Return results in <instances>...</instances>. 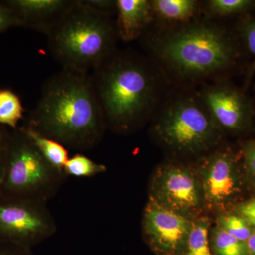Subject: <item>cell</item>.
Wrapping results in <instances>:
<instances>
[{"instance_id":"obj_13","label":"cell","mask_w":255,"mask_h":255,"mask_svg":"<svg viewBox=\"0 0 255 255\" xmlns=\"http://www.w3.org/2000/svg\"><path fill=\"white\" fill-rule=\"evenodd\" d=\"M117 35L124 42L141 38L153 23L148 0H117Z\"/></svg>"},{"instance_id":"obj_8","label":"cell","mask_w":255,"mask_h":255,"mask_svg":"<svg viewBox=\"0 0 255 255\" xmlns=\"http://www.w3.org/2000/svg\"><path fill=\"white\" fill-rule=\"evenodd\" d=\"M197 91L225 135L241 136L252 131L253 98L231 79L203 84Z\"/></svg>"},{"instance_id":"obj_12","label":"cell","mask_w":255,"mask_h":255,"mask_svg":"<svg viewBox=\"0 0 255 255\" xmlns=\"http://www.w3.org/2000/svg\"><path fill=\"white\" fill-rule=\"evenodd\" d=\"M20 26L50 34L73 7L75 0H9Z\"/></svg>"},{"instance_id":"obj_11","label":"cell","mask_w":255,"mask_h":255,"mask_svg":"<svg viewBox=\"0 0 255 255\" xmlns=\"http://www.w3.org/2000/svg\"><path fill=\"white\" fill-rule=\"evenodd\" d=\"M193 220L166 209L149 199L142 216V232L147 244L159 255H181Z\"/></svg>"},{"instance_id":"obj_27","label":"cell","mask_w":255,"mask_h":255,"mask_svg":"<svg viewBox=\"0 0 255 255\" xmlns=\"http://www.w3.org/2000/svg\"><path fill=\"white\" fill-rule=\"evenodd\" d=\"M249 255H255V228L253 229L251 237L246 242Z\"/></svg>"},{"instance_id":"obj_16","label":"cell","mask_w":255,"mask_h":255,"mask_svg":"<svg viewBox=\"0 0 255 255\" xmlns=\"http://www.w3.org/2000/svg\"><path fill=\"white\" fill-rule=\"evenodd\" d=\"M23 130L46 160L57 169L64 171V166L70 157L66 147L59 142L38 133L30 128H23Z\"/></svg>"},{"instance_id":"obj_20","label":"cell","mask_w":255,"mask_h":255,"mask_svg":"<svg viewBox=\"0 0 255 255\" xmlns=\"http://www.w3.org/2000/svg\"><path fill=\"white\" fill-rule=\"evenodd\" d=\"M23 112L22 104L16 94L9 90H0V124L16 128Z\"/></svg>"},{"instance_id":"obj_6","label":"cell","mask_w":255,"mask_h":255,"mask_svg":"<svg viewBox=\"0 0 255 255\" xmlns=\"http://www.w3.org/2000/svg\"><path fill=\"white\" fill-rule=\"evenodd\" d=\"M6 150L4 187L19 199L48 202L68 176L42 155L22 129Z\"/></svg>"},{"instance_id":"obj_32","label":"cell","mask_w":255,"mask_h":255,"mask_svg":"<svg viewBox=\"0 0 255 255\" xmlns=\"http://www.w3.org/2000/svg\"><path fill=\"white\" fill-rule=\"evenodd\" d=\"M254 90H255V87H254Z\"/></svg>"},{"instance_id":"obj_21","label":"cell","mask_w":255,"mask_h":255,"mask_svg":"<svg viewBox=\"0 0 255 255\" xmlns=\"http://www.w3.org/2000/svg\"><path fill=\"white\" fill-rule=\"evenodd\" d=\"M63 170L68 177H92L105 172L107 167L105 164L96 162L86 156L78 153L69 157Z\"/></svg>"},{"instance_id":"obj_7","label":"cell","mask_w":255,"mask_h":255,"mask_svg":"<svg viewBox=\"0 0 255 255\" xmlns=\"http://www.w3.org/2000/svg\"><path fill=\"white\" fill-rule=\"evenodd\" d=\"M150 199L190 220L201 217L206 209L195 168L176 162L156 169L151 179Z\"/></svg>"},{"instance_id":"obj_10","label":"cell","mask_w":255,"mask_h":255,"mask_svg":"<svg viewBox=\"0 0 255 255\" xmlns=\"http://www.w3.org/2000/svg\"><path fill=\"white\" fill-rule=\"evenodd\" d=\"M238 162L232 149L223 145L198 159L195 169L206 209L223 211L241 192Z\"/></svg>"},{"instance_id":"obj_5","label":"cell","mask_w":255,"mask_h":255,"mask_svg":"<svg viewBox=\"0 0 255 255\" xmlns=\"http://www.w3.org/2000/svg\"><path fill=\"white\" fill-rule=\"evenodd\" d=\"M47 37L48 49L63 69L87 73L113 54L119 39L115 20L85 9L77 0Z\"/></svg>"},{"instance_id":"obj_22","label":"cell","mask_w":255,"mask_h":255,"mask_svg":"<svg viewBox=\"0 0 255 255\" xmlns=\"http://www.w3.org/2000/svg\"><path fill=\"white\" fill-rule=\"evenodd\" d=\"M216 224L233 237L245 243L251 237L254 229L238 214H221L216 220Z\"/></svg>"},{"instance_id":"obj_25","label":"cell","mask_w":255,"mask_h":255,"mask_svg":"<svg viewBox=\"0 0 255 255\" xmlns=\"http://www.w3.org/2000/svg\"><path fill=\"white\" fill-rule=\"evenodd\" d=\"M13 26H20L17 17L5 1L0 2V33Z\"/></svg>"},{"instance_id":"obj_30","label":"cell","mask_w":255,"mask_h":255,"mask_svg":"<svg viewBox=\"0 0 255 255\" xmlns=\"http://www.w3.org/2000/svg\"><path fill=\"white\" fill-rule=\"evenodd\" d=\"M2 136H1V133H0V150H1V142H2Z\"/></svg>"},{"instance_id":"obj_31","label":"cell","mask_w":255,"mask_h":255,"mask_svg":"<svg viewBox=\"0 0 255 255\" xmlns=\"http://www.w3.org/2000/svg\"><path fill=\"white\" fill-rule=\"evenodd\" d=\"M0 152H1V150H0ZM0 157H1V155H0ZM0 162H1V159H0Z\"/></svg>"},{"instance_id":"obj_3","label":"cell","mask_w":255,"mask_h":255,"mask_svg":"<svg viewBox=\"0 0 255 255\" xmlns=\"http://www.w3.org/2000/svg\"><path fill=\"white\" fill-rule=\"evenodd\" d=\"M91 77L107 129L122 133L152 119L168 92L153 62L130 51L116 50Z\"/></svg>"},{"instance_id":"obj_2","label":"cell","mask_w":255,"mask_h":255,"mask_svg":"<svg viewBox=\"0 0 255 255\" xmlns=\"http://www.w3.org/2000/svg\"><path fill=\"white\" fill-rule=\"evenodd\" d=\"M26 127L66 148L85 151L98 145L107 127L91 75L63 68L52 75Z\"/></svg>"},{"instance_id":"obj_17","label":"cell","mask_w":255,"mask_h":255,"mask_svg":"<svg viewBox=\"0 0 255 255\" xmlns=\"http://www.w3.org/2000/svg\"><path fill=\"white\" fill-rule=\"evenodd\" d=\"M209 218L201 216L193 220L185 247L181 255H214L210 246Z\"/></svg>"},{"instance_id":"obj_23","label":"cell","mask_w":255,"mask_h":255,"mask_svg":"<svg viewBox=\"0 0 255 255\" xmlns=\"http://www.w3.org/2000/svg\"><path fill=\"white\" fill-rule=\"evenodd\" d=\"M85 9L112 18L117 15V0H77Z\"/></svg>"},{"instance_id":"obj_18","label":"cell","mask_w":255,"mask_h":255,"mask_svg":"<svg viewBox=\"0 0 255 255\" xmlns=\"http://www.w3.org/2000/svg\"><path fill=\"white\" fill-rule=\"evenodd\" d=\"M234 25L248 53L253 58L245 74L244 82L242 87L247 92L251 87L255 75V18L253 14L247 15L237 18Z\"/></svg>"},{"instance_id":"obj_28","label":"cell","mask_w":255,"mask_h":255,"mask_svg":"<svg viewBox=\"0 0 255 255\" xmlns=\"http://www.w3.org/2000/svg\"><path fill=\"white\" fill-rule=\"evenodd\" d=\"M0 255H34L30 251V248H25V247H21L20 251L16 252V253H2Z\"/></svg>"},{"instance_id":"obj_26","label":"cell","mask_w":255,"mask_h":255,"mask_svg":"<svg viewBox=\"0 0 255 255\" xmlns=\"http://www.w3.org/2000/svg\"><path fill=\"white\" fill-rule=\"evenodd\" d=\"M236 214L242 216L252 227L255 228V198L238 205Z\"/></svg>"},{"instance_id":"obj_29","label":"cell","mask_w":255,"mask_h":255,"mask_svg":"<svg viewBox=\"0 0 255 255\" xmlns=\"http://www.w3.org/2000/svg\"><path fill=\"white\" fill-rule=\"evenodd\" d=\"M253 104H254V108H253V126H252V131L255 132V97L253 98Z\"/></svg>"},{"instance_id":"obj_4","label":"cell","mask_w":255,"mask_h":255,"mask_svg":"<svg viewBox=\"0 0 255 255\" xmlns=\"http://www.w3.org/2000/svg\"><path fill=\"white\" fill-rule=\"evenodd\" d=\"M151 120L152 136L174 155L199 159L223 145L225 135L197 89L173 87Z\"/></svg>"},{"instance_id":"obj_14","label":"cell","mask_w":255,"mask_h":255,"mask_svg":"<svg viewBox=\"0 0 255 255\" xmlns=\"http://www.w3.org/2000/svg\"><path fill=\"white\" fill-rule=\"evenodd\" d=\"M150 5L155 26L184 24L202 16V2L196 0H152Z\"/></svg>"},{"instance_id":"obj_15","label":"cell","mask_w":255,"mask_h":255,"mask_svg":"<svg viewBox=\"0 0 255 255\" xmlns=\"http://www.w3.org/2000/svg\"><path fill=\"white\" fill-rule=\"evenodd\" d=\"M255 10V0H208L202 2V15L209 19H237L253 14Z\"/></svg>"},{"instance_id":"obj_9","label":"cell","mask_w":255,"mask_h":255,"mask_svg":"<svg viewBox=\"0 0 255 255\" xmlns=\"http://www.w3.org/2000/svg\"><path fill=\"white\" fill-rule=\"evenodd\" d=\"M57 224L47 202L19 199L0 204V234L31 248L52 237Z\"/></svg>"},{"instance_id":"obj_19","label":"cell","mask_w":255,"mask_h":255,"mask_svg":"<svg viewBox=\"0 0 255 255\" xmlns=\"http://www.w3.org/2000/svg\"><path fill=\"white\" fill-rule=\"evenodd\" d=\"M210 246L216 255H249L246 243L233 237L219 226L210 231Z\"/></svg>"},{"instance_id":"obj_24","label":"cell","mask_w":255,"mask_h":255,"mask_svg":"<svg viewBox=\"0 0 255 255\" xmlns=\"http://www.w3.org/2000/svg\"><path fill=\"white\" fill-rule=\"evenodd\" d=\"M241 151L245 167L250 175L255 179V139L243 142Z\"/></svg>"},{"instance_id":"obj_1","label":"cell","mask_w":255,"mask_h":255,"mask_svg":"<svg viewBox=\"0 0 255 255\" xmlns=\"http://www.w3.org/2000/svg\"><path fill=\"white\" fill-rule=\"evenodd\" d=\"M149 58L169 86L195 89L246 74L249 53L235 25L200 18L171 26L152 24L142 37Z\"/></svg>"}]
</instances>
